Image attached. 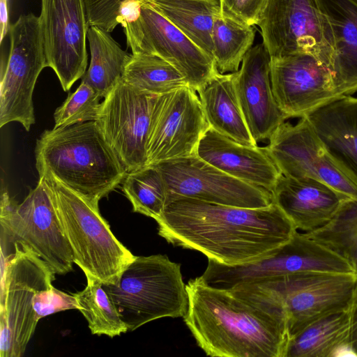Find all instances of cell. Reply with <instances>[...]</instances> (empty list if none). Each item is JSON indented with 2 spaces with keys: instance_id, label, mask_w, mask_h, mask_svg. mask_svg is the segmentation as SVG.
I'll use <instances>...</instances> for the list:
<instances>
[{
  "instance_id": "1",
  "label": "cell",
  "mask_w": 357,
  "mask_h": 357,
  "mask_svg": "<svg viewBox=\"0 0 357 357\" xmlns=\"http://www.w3.org/2000/svg\"><path fill=\"white\" fill-rule=\"evenodd\" d=\"M183 321L198 347L217 357H285L290 333L276 294L259 284L218 288L199 277L186 284Z\"/></svg>"
},
{
  "instance_id": "2",
  "label": "cell",
  "mask_w": 357,
  "mask_h": 357,
  "mask_svg": "<svg viewBox=\"0 0 357 357\" xmlns=\"http://www.w3.org/2000/svg\"><path fill=\"white\" fill-rule=\"evenodd\" d=\"M159 236L227 266L255 263L274 254L297 231L273 202L243 208L181 199L155 220Z\"/></svg>"
},
{
  "instance_id": "3",
  "label": "cell",
  "mask_w": 357,
  "mask_h": 357,
  "mask_svg": "<svg viewBox=\"0 0 357 357\" xmlns=\"http://www.w3.org/2000/svg\"><path fill=\"white\" fill-rule=\"evenodd\" d=\"M34 152L39 177L50 176L94 204L128 173L96 121L45 130Z\"/></svg>"
},
{
  "instance_id": "4",
  "label": "cell",
  "mask_w": 357,
  "mask_h": 357,
  "mask_svg": "<svg viewBox=\"0 0 357 357\" xmlns=\"http://www.w3.org/2000/svg\"><path fill=\"white\" fill-rule=\"evenodd\" d=\"M102 287L128 331L160 318H183L188 310L181 264L167 255L135 256L114 283Z\"/></svg>"
},
{
  "instance_id": "5",
  "label": "cell",
  "mask_w": 357,
  "mask_h": 357,
  "mask_svg": "<svg viewBox=\"0 0 357 357\" xmlns=\"http://www.w3.org/2000/svg\"><path fill=\"white\" fill-rule=\"evenodd\" d=\"M39 178H45L52 189L74 263L84 274H90L102 283H114L135 256L115 237L101 215L98 204L50 176Z\"/></svg>"
},
{
  "instance_id": "6",
  "label": "cell",
  "mask_w": 357,
  "mask_h": 357,
  "mask_svg": "<svg viewBox=\"0 0 357 357\" xmlns=\"http://www.w3.org/2000/svg\"><path fill=\"white\" fill-rule=\"evenodd\" d=\"M1 241L31 250L56 275L73 270L74 259L59 218L54 193L45 178H39L22 202L6 190L1 197Z\"/></svg>"
},
{
  "instance_id": "7",
  "label": "cell",
  "mask_w": 357,
  "mask_h": 357,
  "mask_svg": "<svg viewBox=\"0 0 357 357\" xmlns=\"http://www.w3.org/2000/svg\"><path fill=\"white\" fill-rule=\"evenodd\" d=\"M54 279L49 266L28 249L14 247L13 253H1V357L23 356L39 321L34 296Z\"/></svg>"
},
{
  "instance_id": "8",
  "label": "cell",
  "mask_w": 357,
  "mask_h": 357,
  "mask_svg": "<svg viewBox=\"0 0 357 357\" xmlns=\"http://www.w3.org/2000/svg\"><path fill=\"white\" fill-rule=\"evenodd\" d=\"M309 273H356L342 255L296 231L270 257L252 264L227 266L208 260L200 278L218 288L263 283Z\"/></svg>"
},
{
  "instance_id": "9",
  "label": "cell",
  "mask_w": 357,
  "mask_h": 357,
  "mask_svg": "<svg viewBox=\"0 0 357 357\" xmlns=\"http://www.w3.org/2000/svg\"><path fill=\"white\" fill-rule=\"evenodd\" d=\"M8 36L9 52L1 68L0 127L18 122L29 131L35 123L33 90L47 67L40 17L20 15L10 24Z\"/></svg>"
},
{
  "instance_id": "10",
  "label": "cell",
  "mask_w": 357,
  "mask_h": 357,
  "mask_svg": "<svg viewBox=\"0 0 357 357\" xmlns=\"http://www.w3.org/2000/svg\"><path fill=\"white\" fill-rule=\"evenodd\" d=\"M153 165L165 181L166 206L181 199L243 208H263L273 202L271 191L236 178L196 154Z\"/></svg>"
},
{
  "instance_id": "11",
  "label": "cell",
  "mask_w": 357,
  "mask_h": 357,
  "mask_svg": "<svg viewBox=\"0 0 357 357\" xmlns=\"http://www.w3.org/2000/svg\"><path fill=\"white\" fill-rule=\"evenodd\" d=\"M258 26L271 57L310 53L329 70L333 47L318 0H269Z\"/></svg>"
},
{
  "instance_id": "12",
  "label": "cell",
  "mask_w": 357,
  "mask_h": 357,
  "mask_svg": "<svg viewBox=\"0 0 357 357\" xmlns=\"http://www.w3.org/2000/svg\"><path fill=\"white\" fill-rule=\"evenodd\" d=\"M132 54L158 56L175 67L197 91L219 72L214 60L148 3L123 26Z\"/></svg>"
},
{
  "instance_id": "13",
  "label": "cell",
  "mask_w": 357,
  "mask_h": 357,
  "mask_svg": "<svg viewBox=\"0 0 357 357\" xmlns=\"http://www.w3.org/2000/svg\"><path fill=\"white\" fill-rule=\"evenodd\" d=\"M160 96L137 90L122 79L101 102L96 123L127 172L146 165V146Z\"/></svg>"
},
{
  "instance_id": "14",
  "label": "cell",
  "mask_w": 357,
  "mask_h": 357,
  "mask_svg": "<svg viewBox=\"0 0 357 357\" xmlns=\"http://www.w3.org/2000/svg\"><path fill=\"white\" fill-rule=\"evenodd\" d=\"M255 284L271 289L279 298L290 337L314 321L347 309L357 301V273H301Z\"/></svg>"
},
{
  "instance_id": "15",
  "label": "cell",
  "mask_w": 357,
  "mask_h": 357,
  "mask_svg": "<svg viewBox=\"0 0 357 357\" xmlns=\"http://www.w3.org/2000/svg\"><path fill=\"white\" fill-rule=\"evenodd\" d=\"M265 147L282 175L314 178L357 197V183L334 160L305 116L294 125L282 123Z\"/></svg>"
},
{
  "instance_id": "16",
  "label": "cell",
  "mask_w": 357,
  "mask_h": 357,
  "mask_svg": "<svg viewBox=\"0 0 357 357\" xmlns=\"http://www.w3.org/2000/svg\"><path fill=\"white\" fill-rule=\"evenodd\" d=\"M209 125L197 92L189 86L159 96L146 146V165L196 154Z\"/></svg>"
},
{
  "instance_id": "17",
  "label": "cell",
  "mask_w": 357,
  "mask_h": 357,
  "mask_svg": "<svg viewBox=\"0 0 357 357\" xmlns=\"http://www.w3.org/2000/svg\"><path fill=\"white\" fill-rule=\"evenodd\" d=\"M47 66L65 91L82 78L88 63L89 24L84 0H41Z\"/></svg>"
},
{
  "instance_id": "18",
  "label": "cell",
  "mask_w": 357,
  "mask_h": 357,
  "mask_svg": "<svg viewBox=\"0 0 357 357\" xmlns=\"http://www.w3.org/2000/svg\"><path fill=\"white\" fill-rule=\"evenodd\" d=\"M271 82L277 105L287 119L303 117L339 98L330 70L310 53L271 57Z\"/></svg>"
},
{
  "instance_id": "19",
  "label": "cell",
  "mask_w": 357,
  "mask_h": 357,
  "mask_svg": "<svg viewBox=\"0 0 357 357\" xmlns=\"http://www.w3.org/2000/svg\"><path fill=\"white\" fill-rule=\"evenodd\" d=\"M234 75L238 102L253 138L257 142L268 140L287 119L273 93L271 56L263 43L248 51Z\"/></svg>"
},
{
  "instance_id": "20",
  "label": "cell",
  "mask_w": 357,
  "mask_h": 357,
  "mask_svg": "<svg viewBox=\"0 0 357 357\" xmlns=\"http://www.w3.org/2000/svg\"><path fill=\"white\" fill-rule=\"evenodd\" d=\"M196 155L225 173L272 192L281 173L266 147L242 144L210 126Z\"/></svg>"
},
{
  "instance_id": "21",
  "label": "cell",
  "mask_w": 357,
  "mask_h": 357,
  "mask_svg": "<svg viewBox=\"0 0 357 357\" xmlns=\"http://www.w3.org/2000/svg\"><path fill=\"white\" fill-rule=\"evenodd\" d=\"M273 202L296 230L314 231L326 224L342 202L349 197L311 178H293L281 174L272 190Z\"/></svg>"
},
{
  "instance_id": "22",
  "label": "cell",
  "mask_w": 357,
  "mask_h": 357,
  "mask_svg": "<svg viewBox=\"0 0 357 357\" xmlns=\"http://www.w3.org/2000/svg\"><path fill=\"white\" fill-rule=\"evenodd\" d=\"M333 47L329 66L336 95L357 92V1L318 0Z\"/></svg>"
},
{
  "instance_id": "23",
  "label": "cell",
  "mask_w": 357,
  "mask_h": 357,
  "mask_svg": "<svg viewBox=\"0 0 357 357\" xmlns=\"http://www.w3.org/2000/svg\"><path fill=\"white\" fill-rule=\"evenodd\" d=\"M305 117L334 160L357 183V98L342 96Z\"/></svg>"
},
{
  "instance_id": "24",
  "label": "cell",
  "mask_w": 357,
  "mask_h": 357,
  "mask_svg": "<svg viewBox=\"0 0 357 357\" xmlns=\"http://www.w3.org/2000/svg\"><path fill=\"white\" fill-rule=\"evenodd\" d=\"M197 92L211 128L242 144L257 145L238 102L234 73H218Z\"/></svg>"
},
{
  "instance_id": "25",
  "label": "cell",
  "mask_w": 357,
  "mask_h": 357,
  "mask_svg": "<svg viewBox=\"0 0 357 357\" xmlns=\"http://www.w3.org/2000/svg\"><path fill=\"white\" fill-rule=\"evenodd\" d=\"M356 303L314 321L291 335L285 357H331L344 351L352 354L350 344Z\"/></svg>"
},
{
  "instance_id": "26",
  "label": "cell",
  "mask_w": 357,
  "mask_h": 357,
  "mask_svg": "<svg viewBox=\"0 0 357 357\" xmlns=\"http://www.w3.org/2000/svg\"><path fill=\"white\" fill-rule=\"evenodd\" d=\"M148 3L213 59L212 29L219 0H148Z\"/></svg>"
},
{
  "instance_id": "27",
  "label": "cell",
  "mask_w": 357,
  "mask_h": 357,
  "mask_svg": "<svg viewBox=\"0 0 357 357\" xmlns=\"http://www.w3.org/2000/svg\"><path fill=\"white\" fill-rule=\"evenodd\" d=\"M91 60L82 77L105 98L122 79L131 54L123 50L109 32L89 26L87 32Z\"/></svg>"
},
{
  "instance_id": "28",
  "label": "cell",
  "mask_w": 357,
  "mask_h": 357,
  "mask_svg": "<svg viewBox=\"0 0 357 357\" xmlns=\"http://www.w3.org/2000/svg\"><path fill=\"white\" fill-rule=\"evenodd\" d=\"M122 79L139 91L161 96L188 86L172 64L153 54H131Z\"/></svg>"
},
{
  "instance_id": "29",
  "label": "cell",
  "mask_w": 357,
  "mask_h": 357,
  "mask_svg": "<svg viewBox=\"0 0 357 357\" xmlns=\"http://www.w3.org/2000/svg\"><path fill=\"white\" fill-rule=\"evenodd\" d=\"M252 26L218 14L212 29L213 58L222 74L235 73L255 39Z\"/></svg>"
},
{
  "instance_id": "30",
  "label": "cell",
  "mask_w": 357,
  "mask_h": 357,
  "mask_svg": "<svg viewBox=\"0 0 357 357\" xmlns=\"http://www.w3.org/2000/svg\"><path fill=\"white\" fill-rule=\"evenodd\" d=\"M85 275L86 287L75 295L91 333L114 337L128 331L102 282L90 274Z\"/></svg>"
},
{
  "instance_id": "31",
  "label": "cell",
  "mask_w": 357,
  "mask_h": 357,
  "mask_svg": "<svg viewBox=\"0 0 357 357\" xmlns=\"http://www.w3.org/2000/svg\"><path fill=\"white\" fill-rule=\"evenodd\" d=\"M122 190L132 206V211L156 220L166 206V188L160 171L146 165L128 172Z\"/></svg>"
},
{
  "instance_id": "32",
  "label": "cell",
  "mask_w": 357,
  "mask_h": 357,
  "mask_svg": "<svg viewBox=\"0 0 357 357\" xmlns=\"http://www.w3.org/2000/svg\"><path fill=\"white\" fill-rule=\"evenodd\" d=\"M305 234L347 259L357 243V197L344 200L326 224Z\"/></svg>"
},
{
  "instance_id": "33",
  "label": "cell",
  "mask_w": 357,
  "mask_h": 357,
  "mask_svg": "<svg viewBox=\"0 0 357 357\" xmlns=\"http://www.w3.org/2000/svg\"><path fill=\"white\" fill-rule=\"evenodd\" d=\"M102 97L89 84L82 81L54 113V128L96 121Z\"/></svg>"
},
{
  "instance_id": "34",
  "label": "cell",
  "mask_w": 357,
  "mask_h": 357,
  "mask_svg": "<svg viewBox=\"0 0 357 357\" xmlns=\"http://www.w3.org/2000/svg\"><path fill=\"white\" fill-rule=\"evenodd\" d=\"M33 309L40 320L47 315L67 310H79L77 299L74 294H68L53 287L52 284L40 290L34 296Z\"/></svg>"
},
{
  "instance_id": "35",
  "label": "cell",
  "mask_w": 357,
  "mask_h": 357,
  "mask_svg": "<svg viewBox=\"0 0 357 357\" xmlns=\"http://www.w3.org/2000/svg\"><path fill=\"white\" fill-rule=\"evenodd\" d=\"M269 0H219L221 14L250 26L258 25Z\"/></svg>"
},
{
  "instance_id": "36",
  "label": "cell",
  "mask_w": 357,
  "mask_h": 357,
  "mask_svg": "<svg viewBox=\"0 0 357 357\" xmlns=\"http://www.w3.org/2000/svg\"><path fill=\"white\" fill-rule=\"evenodd\" d=\"M0 40L2 43L4 38L8 33L9 21H8V0H0Z\"/></svg>"
},
{
  "instance_id": "37",
  "label": "cell",
  "mask_w": 357,
  "mask_h": 357,
  "mask_svg": "<svg viewBox=\"0 0 357 357\" xmlns=\"http://www.w3.org/2000/svg\"><path fill=\"white\" fill-rule=\"evenodd\" d=\"M350 349L352 355L357 356V301L355 305Z\"/></svg>"
},
{
  "instance_id": "38",
  "label": "cell",
  "mask_w": 357,
  "mask_h": 357,
  "mask_svg": "<svg viewBox=\"0 0 357 357\" xmlns=\"http://www.w3.org/2000/svg\"><path fill=\"white\" fill-rule=\"evenodd\" d=\"M357 1V0H356Z\"/></svg>"
}]
</instances>
